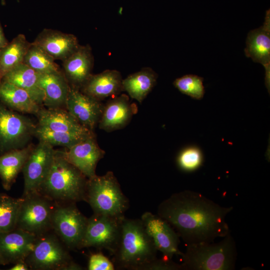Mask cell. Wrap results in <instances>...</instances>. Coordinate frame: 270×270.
<instances>
[{"mask_svg": "<svg viewBox=\"0 0 270 270\" xmlns=\"http://www.w3.org/2000/svg\"><path fill=\"white\" fill-rule=\"evenodd\" d=\"M232 206H222L200 192L184 190L172 194L158 205L157 214L176 230L186 245L213 242L230 232L226 216Z\"/></svg>", "mask_w": 270, "mask_h": 270, "instance_id": "cell-1", "label": "cell"}, {"mask_svg": "<svg viewBox=\"0 0 270 270\" xmlns=\"http://www.w3.org/2000/svg\"><path fill=\"white\" fill-rule=\"evenodd\" d=\"M158 250L140 219L123 218L117 247L112 254L115 269L144 270Z\"/></svg>", "mask_w": 270, "mask_h": 270, "instance_id": "cell-2", "label": "cell"}, {"mask_svg": "<svg viewBox=\"0 0 270 270\" xmlns=\"http://www.w3.org/2000/svg\"><path fill=\"white\" fill-rule=\"evenodd\" d=\"M88 178L56 150L50 168L37 192L55 204L85 201Z\"/></svg>", "mask_w": 270, "mask_h": 270, "instance_id": "cell-3", "label": "cell"}, {"mask_svg": "<svg viewBox=\"0 0 270 270\" xmlns=\"http://www.w3.org/2000/svg\"><path fill=\"white\" fill-rule=\"evenodd\" d=\"M182 253V270H234L237 251L230 232L218 242H199L186 245Z\"/></svg>", "mask_w": 270, "mask_h": 270, "instance_id": "cell-4", "label": "cell"}, {"mask_svg": "<svg viewBox=\"0 0 270 270\" xmlns=\"http://www.w3.org/2000/svg\"><path fill=\"white\" fill-rule=\"evenodd\" d=\"M85 201L94 214L112 216H124L129 207L128 200L112 171L88 178Z\"/></svg>", "mask_w": 270, "mask_h": 270, "instance_id": "cell-5", "label": "cell"}, {"mask_svg": "<svg viewBox=\"0 0 270 270\" xmlns=\"http://www.w3.org/2000/svg\"><path fill=\"white\" fill-rule=\"evenodd\" d=\"M68 250L50 230L38 236L34 249L25 262L30 270H66L74 262Z\"/></svg>", "mask_w": 270, "mask_h": 270, "instance_id": "cell-6", "label": "cell"}, {"mask_svg": "<svg viewBox=\"0 0 270 270\" xmlns=\"http://www.w3.org/2000/svg\"><path fill=\"white\" fill-rule=\"evenodd\" d=\"M16 228L36 236L52 230L51 219L54 203L38 192L22 196Z\"/></svg>", "mask_w": 270, "mask_h": 270, "instance_id": "cell-7", "label": "cell"}, {"mask_svg": "<svg viewBox=\"0 0 270 270\" xmlns=\"http://www.w3.org/2000/svg\"><path fill=\"white\" fill-rule=\"evenodd\" d=\"M88 219L78 210L76 203H54L52 230L68 250L80 249Z\"/></svg>", "mask_w": 270, "mask_h": 270, "instance_id": "cell-8", "label": "cell"}, {"mask_svg": "<svg viewBox=\"0 0 270 270\" xmlns=\"http://www.w3.org/2000/svg\"><path fill=\"white\" fill-rule=\"evenodd\" d=\"M36 126L30 118L0 102V155L28 146Z\"/></svg>", "mask_w": 270, "mask_h": 270, "instance_id": "cell-9", "label": "cell"}, {"mask_svg": "<svg viewBox=\"0 0 270 270\" xmlns=\"http://www.w3.org/2000/svg\"><path fill=\"white\" fill-rule=\"evenodd\" d=\"M124 216L94 214L88 219L80 249L94 247L106 250L112 255L118 244Z\"/></svg>", "mask_w": 270, "mask_h": 270, "instance_id": "cell-10", "label": "cell"}, {"mask_svg": "<svg viewBox=\"0 0 270 270\" xmlns=\"http://www.w3.org/2000/svg\"><path fill=\"white\" fill-rule=\"evenodd\" d=\"M56 150L43 141L34 146L22 169L24 178L22 196L37 192L52 163Z\"/></svg>", "mask_w": 270, "mask_h": 270, "instance_id": "cell-11", "label": "cell"}, {"mask_svg": "<svg viewBox=\"0 0 270 270\" xmlns=\"http://www.w3.org/2000/svg\"><path fill=\"white\" fill-rule=\"evenodd\" d=\"M140 220L158 251L164 257L172 259L174 255L182 256L183 252L178 248L180 237L166 221L149 212H144Z\"/></svg>", "mask_w": 270, "mask_h": 270, "instance_id": "cell-12", "label": "cell"}, {"mask_svg": "<svg viewBox=\"0 0 270 270\" xmlns=\"http://www.w3.org/2000/svg\"><path fill=\"white\" fill-rule=\"evenodd\" d=\"M60 152L66 159L88 178L96 175L97 164L105 154V152L98 144L94 133Z\"/></svg>", "mask_w": 270, "mask_h": 270, "instance_id": "cell-13", "label": "cell"}, {"mask_svg": "<svg viewBox=\"0 0 270 270\" xmlns=\"http://www.w3.org/2000/svg\"><path fill=\"white\" fill-rule=\"evenodd\" d=\"M104 106L101 101L70 86L65 107L85 128L94 130L98 126Z\"/></svg>", "mask_w": 270, "mask_h": 270, "instance_id": "cell-14", "label": "cell"}, {"mask_svg": "<svg viewBox=\"0 0 270 270\" xmlns=\"http://www.w3.org/2000/svg\"><path fill=\"white\" fill-rule=\"evenodd\" d=\"M244 53L255 62L262 64L265 69V84L270 89V12H266L263 25L250 30L246 40Z\"/></svg>", "mask_w": 270, "mask_h": 270, "instance_id": "cell-15", "label": "cell"}, {"mask_svg": "<svg viewBox=\"0 0 270 270\" xmlns=\"http://www.w3.org/2000/svg\"><path fill=\"white\" fill-rule=\"evenodd\" d=\"M38 236L18 228L0 234V257L4 265L25 261Z\"/></svg>", "mask_w": 270, "mask_h": 270, "instance_id": "cell-16", "label": "cell"}, {"mask_svg": "<svg viewBox=\"0 0 270 270\" xmlns=\"http://www.w3.org/2000/svg\"><path fill=\"white\" fill-rule=\"evenodd\" d=\"M32 43L40 47L55 60L62 62L74 53L80 46L74 35L50 28L43 29Z\"/></svg>", "mask_w": 270, "mask_h": 270, "instance_id": "cell-17", "label": "cell"}, {"mask_svg": "<svg viewBox=\"0 0 270 270\" xmlns=\"http://www.w3.org/2000/svg\"><path fill=\"white\" fill-rule=\"evenodd\" d=\"M62 62V70L70 86L80 90L92 74L94 57L90 46L80 45Z\"/></svg>", "mask_w": 270, "mask_h": 270, "instance_id": "cell-18", "label": "cell"}, {"mask_svg": "<svg viewBox=\"0 0 270 270\" xmlns=\"http://www.w3.org/2000/svg\"><path fill=\"white\" fill-rule=\"evenodd\" d=\"M132 114L128 97L117 95L104 104L98 128L106 132L122 129L128 124Z\"/></svg>", "mask_w": 270, "mask_h": 270, "instance_id": "cell-19", "label": "cell"}, {"mask_svg": "<svg viewBox=\"0 0 270 270\" xmlns=\"http://www.w3.org/2000/svg\"><path fill=\"white\" fill-rule=\"evenodd\" d=\"M122 81L118 71L107 70L98 74H92L80 90L101 101L116 96L122 91Z\"/></svg>", "mask_w": 270, "mask_h": 270, "instance_id": "cell-20", "label": "cell"}, {"mask_svg": "<svg viewBox=\"0 0 270 270\" xmlns=\"http://www.w3.org/2000/svg\"><path fill=\"white\" fill-rule=\"evenodd\" d=\"M38 74V83L44 94L43 105L50 108L65 107L70 85L62 69L60 71Z\"/></svg>", "mask_w": 270, "mask_h": 270, "instance_id": "cell-21", "label": "cell"}, {"mask_svg": "<svg viewBox=\"0 0 270 270\" xmlns=\"http://www.w3.org/2000/svg\"><path fill=\"white\" fill-rule=\"evenodd\" d=\"M38 125L52 131L76 134L90 132L82 126L66 110L63 108H40L36 115Z\"/></svg>", "mask_w": 270, "mask_h": 270, "instance_id": "cell-22", "label": "cell"}, {"mask_svg": "<svg viewBox=\"0 0 270 270\" xmlns=\"http://www.w3.org/2000/svg\"><path fill=\"white\" fill-rule=\"evenodd\" d=\"M1 81L13 84L26 91L38 105H43L44 94L38 83V74L24 63L8 72Z\"/></svg>", "mask_w": 270, "mask_h": 270, "instance_id": "cell-23", "label": "cell"}, {"mask_svg": "<svg viewBox=\"0 0 270 270\" xmlns=\"http://www.w3.org/2000/svg\"><path fill=\"white\" fill-rule=\"evenodd\" d=\"M33 147L32 144H28L0 155V178L4 190L10 189Z\"/></svg>", "mask_w": 270, "mask_h": 270, "instance_id": "cell-24", "label": "cell"}, {"mask_svg": "<svg viewBox=\"0 0 270 270\" xmlns=\"http://www.w3.org/2000/svg\"><path fill=\"white\" fill-rule=\"evenodd\" d=\"M0 102L13 110L35 115L41 108L26 91L3 81L0 82Z\"/></svg>", "mask_w": 270, "mask_h": 270, "instance_id": "cell-25", "label": "cell"}, {"mask_svg": "<svg viewBox=\"0 0 270 270\" xmlns=\"http://www.w3.org/2000/svg\"><path fill=\"white\" fill-rule=\"evenodd\" d=\"M158 74L151 68H144L122 79V91L142 103L155 86Z\"/></svg>", "mask_w": 270, "mask_h": 270, "instance_id": "cell-26", "label": "cell"}, {"mask_svg": "<svg viewBox=\"0 0 270 270\" xmlns=\"http://www.w3.org/2000/svg\"><path fill=\"white\" fill-rule=\"evenodd\" d=\"M30 43L20 34L0 50V82L7 72L23 63Z\"/></svg>", "mask_w": 270, "mask_h": 270, "instance_id": "cell-27", "label": "cell"}, {"mask_svg": "<svg viewBox=\"0 0 270 270\" xmlns=\"http://www.w3.org/2000/svg\"><path fill=\"white\" fill-rule=\"evenodd\" d=\"M93 133L94 132L84 134L56 132L37 124L34 136L38 138L39 141L45 142L53 146H59L68 148L84 140Z\"/></svg>", "mask_w": 270, "mask_h": 270, "instance_id": "cell-28", "label": "cell"}, {"mask_svg": "<svg viewBox=\"0 0 270 270\" xmlns=\"http://www.w3.org/2000/svg\"><path fill=\"white\" fill-rule=\"evenodd\" d=\"M23 63L37 73L46 74L62 70L55 60L32 42L26 52Z\"/></svg>", "mask_w": 270, "mask_h": 270, "instance_id": "cell-29", "label": "cell"}, {"mask_svg": "<svg viewBox=\"0 0 270 270\" xmlns=\"http://www.w3.org/2000/svg\"><path fill=\"white\" fill-rule=\"evenodd\" d=\"M22 198H14L0 194V234L16 228L18 215Z\"/></svg>", "mask_w": 270, "mask_h": 270, "instance_id": "cell-30", "label": "cell"}, {"mask_svg": "<svg viewBox=\"0 0 270 270\" xmlns=\"http://www.w3.org/2000/svg\"><path fill=\"white\" fill-rule=\"evenodd\" d=\"M204 78L194 74H186L176 78L173 84L180 92L196 100H201L204 93Z\"/></svg>", "mask_w": 270, "mask_h": 270, "instance_id": "cell-31", "label": "cell"}, {"mask_svg": "<svg viewBox=\"0 0 270 270\" xmlns=\"http://www.w3.org/2000/svg\"><path fill=\"white\" fill-rule=\"evenodd\" d=\"M204 157L200 149L190 146L182 150L176 158L178 168L184 172H192L199 168L202 164Z\"/></svg>", "mask_w": 270, "mask_h": 270, "instance_id": "cell-32", "label": "cell"}, {"mask_svg": "<svg viewBox=\"0 0 270 270\" xmlns=\"http://www.w3.org/2000/svg\"><path fill=\"white\" fill-rule=\"evenodd\" d=\"M88 270H114V266L108 258L102 253L92 254L88 263Z\"/></svg>", "mask_w": 270, "mask_h": 270, "instance_id": "cell-33", "label": "cell"}, {"mask_svg": "<svg viewBox=\"0 0 270 270\" xmlns=\"http://www.w3.org/2000/svg\"><path fill=\"white\" fill-rule=\"evenodd\" d=\"M144 270H182V266L165 257L161 258H156L148 264Z\"/></svg>", "mask_w": 270, "mask_h": 270, "instance_id": "cell-34", "label": "cell"}, {"mask_svg": "<svg viewBox=\"0 0 270 270\" xmlns=\"http://www.w3.org/2000/svg\"><path fill=\"white\" fill-rule=\"evenodd\" d=\"M10 270H30L25 261H20L14 264Z\"/></svg>", "mask_w": 270, "mask_h": 270, "instance_id": "cell-35", "label": "cell"}, {"mask_svg": "<svg viewBox=\"0 0 270 270\" xmlns=\"http://www.w3.org/2000/svg\"><path fill=\"white\" fill-rule=\"evenodd\" d=\"M8 42L5 36L2 26L0 22V50L6 46Z\"/></svg>", "mask_w": 270, "mask_h": 270, "instance_id": "cell-36", "label": "cell"}, {"mask_svg": "<svg viewBox=\"0 0 270 270\" xmlns=\"http://www.w3.org/2000/svg\"><path fill=\"white\" fill-rule=\"evenodd\" d=\"M1 0V4L2 6H4L6 4V1L5 0Z\"/></svg>", "mask_w": 270, "mask_h": 270, "instance_id": "cell-37", "label": "cell"}, {"mask_svg": "<svg viewBox=\"0 0 270 270\" xmlns=\"http://www.w3.org/2000/svg\"><path fill=\"white\" fill-rule=\"evenodd\" d=\"M0 265H4L0 257Z\"/></svg>", "mask_w": 270, "mask_h": 270, "instance_id": "cell-38", "label": "cell"}, {"mask_svg": "<svg viewBox=\"0 0 270 270\" xmlns=\"http://www.w3.org/2000/svg\"><path fill=\"white\" fill-rule=\"evenodd\" d=\"M18 2H19V0H17Z\"/></svg>", "mask_w": 270, "mask_h": 270, "instance_id": "cell-39", "label": "cell"}]
</instances>
